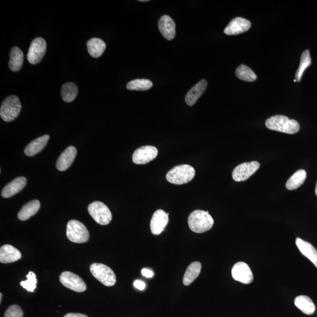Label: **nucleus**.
Returning <instances> with one entry per match:
<instances>
[{
    "label": "nucleus",
    "mask_w": 317,
    "mask_h": 317,
    "mask_svg": "<svg viewBox=\"0 0 317 317\" xmlns=\"http://www.w3.org/2000/svg\"><path fill=\"white\" fill-rule=\"evenodd\" d=\"M158 149L152 146H144L137 149L133 156L134 163L137 165H145L157 157Z\"/></svg>",
    "instance_id": "9b49d317"
},
{
    "label": "nucleus",
    "mask_w": 317,
    "mask_h": 317,
    "mask_svg": "<svg viewBox=\"0 0 317 317\" xmlns=\"http://www.w3.org/2000/svg\"><path fill=\"white\" fill-rule=\"evenodd\" d=\"M88 212L96 222L101 225H108L112 216L108 206L101 202H94L88 206Z\"/></svg>",
    "instance_id": "0eeeda50"
},
{
    "label": "nucleus",
    "mask_w": 317,
    "mask_h": 317,
    "mask_svg": "<svg viewBox=\"0 0 317 317\" xmlns=\"http://www.w3.org/2000/svg\"><path fill=\"white\" fill-rule=\"evenodd\" d=\"M27 280L21 281L20 283L21 286L28 292L33 293L37 288V280L36 275L33 272H30L27 276Z\"/></svg>",
    "instance_id": "2f4dec72"
},
{
    "label": "nucleus",
    "mask_w": 317,
    "mask_h": 317,
    "mask_svg": "<svg viewBox=\"0 0 317 317\" xmlns=\"http://www.w3.org/2000/svg\"><path fill=\"white\" fill-rule=\"evenodd\" d=\"M67 236L73 243H84L89 240L90 233L83 223L71 220L67 224Z\"/></svg>",
    "instance_id": "20e7f679"
},
{
    "label": "nucleus",
    "mask_w": 317,
    "mask_h": 317,
    "mask_svg": "<svg viewBox=\"0 0 317 317\" xmlns=\"http://www.w3.org/2000/svg\"><path fill=\"white\" fill-rule=\"evenodd\" d=\"M153 86L152 81L147 79H137L129 82L126 88L131 91H147Z\"/></svg>",
    "instance_id": "c756f323"
},
{
    "label": "nucleus",
    "mask_w": 317,
    "mask_h": 317,
    "mask_svg": "<svg viewBox=\"0 0 317 317\" xmlns=\"http://www.w3.org/2000/svg\"><path fill=\"white\" fill-rule=\"evenodd\" d=\"M202 270V265L200 262H195L188 266L183 279L184 286H189L197 279Z\"/></svg>",
    "instance_id": "a878e982"
},
{
    "label": "nucleus",
    "mask_w": 317,
    "mask_h": 317,
    "mask_svg": "<svg viewBox=\"0 0 317 317\" xmlns=\"http://www.w3.org/2000/svg\"><path fill=\"white\" fill-rule=\"evenodd\" d=\"M297 246L302 255L310 261L317 268V250L309 242L297 238L295 240Z\"/></svg>",
    "instance_id": "aec40b11"
},
{
    "label": "nucleus",
    "mask_w": 317,
    "mask_h": 317,
    "mask_svg": "<svg viewBox=\"0 0 317 317\" xmlns=\"http://www.w3.org/2000/svg\"><path fill=\"white\" fill-rule=\"evenodd\" d=\"M188 224L192 231L197 233H202L212 229L214 220L208 211L197 210L192 212L188 217Z\"/></svg>",
    "instance_id": "f03ea898"
},
{
    "label": "nucleus",
    "mask_w": 317,
    "mask_h": 317,
    "mask_svg": "<svg viewBox=\"0 0 317 317\" xmlns=\"http://www.w3.org/2000/svg\"><path fill=\"white\" fill-rule=\"evenodd\" d=\"M134 287L140 290H144L146 287V284L141 280H137L134 281Z\"/></svg>",
    "instance_id": "72a5a7b5"
},
{
    "label": "nucleus",
    "mask_w": 317,
    "mask_h": 317,
    "mask_svg": "<svg viewBox=\"0 0 317 317\" xmlns=\"http://www.w3.org/2000/svg\"><path fill=\"white\" fill-rule=\"evenodd\" d=\"M21 110L19 98L16 95H11L3 102L0 109V116L6 122H12L19 116Z\"/></svg>",
    "instance_id": "39448f33"
},
{
    "label": "nucleus",
    "mask_w": 317,
    "mask_h": 317,
    "mask_svg": "<svg viewBox=\"0 0 317 317\" xmlns=\"http://www.w3.org/2000/svg\"><path fill=\"white\" fill-rule=\"evenodd\" d=\"M260 167V163L254 161L243 163L237 166L233 170L232 177L236 181H245L251 177Z\"/></svg>",
    "instance_id": "9d476101"
},
{
    "label": "nucleus",
    "mask_w": 317,
    "mask_h": 317,
    "mask_svg": "<svg viewBox=\"0 0 317 317\" xmlns=\"http://www.w3.org/2000/svg\"><path fill=\"white\" fill-rule=\"evenodd\" d=\"M49 140L48 135L35 139L25 148L24 153L27 156H33L43 150Z\"/></svg>",
    "instance_id": "412c9836"
},
{
    "label": "nucleus",
    "mask_w": 317,
    "mask_h": 317,
    "mask_svg": "<svg viewBox=\"0 0 317 317\" xmlns=\"http://www.w3.org/2000/svg\"><path fill=\"white\" fill-rule=\"evenodd\" d=\"M315 194H316V197H317V183H316V187H315Z\"/></svg>",
    "instance_id": "58836bf2"
},
{
    "label": "nucleus",
    "mask_w": 317,
    "mask_h": 317,
    "mask_svg": "<svg viewBox=\"0 0 317 317\" xmlns=\"http://www.w3.org/2000/svg\"><path fill=\"white\" fill-rule=\"evenodd\" d=\"M236 76L241 80L247 82H253L257 80V76L250 68L245 65L238 67L236 71Z\"/></svg>",
    "instance_id": "7c9ffc66"
},
{
    "label": "nucleus",
    "mask_w": 317,
    "mask_h": 317,
    "mask_svg": "<svg viewBox=\"0 0 317 317\" xmlns=\"http://www.w3.org/2000/svg\"><path fill=\"white\" fill-rule=\"evenodd\" d=\"M142 275L147 278H152L154 275V272L151 270L148 269H143L142 270Z\"/></svg>",
    "instance_id": "f704fd0d"
},
{
    "label": "nucleus",
    "mask_w": 317,
    "mask_h": 317,
    "mask_svg": "<svg viewBox=\"0 0 317 317\" xmlns=\"http://www.w3.org/2000/svg\"><path fill=\"white\" fill-rule=\"evenodd\" d=\"M307 176V173L304 170H299L291 176L286 183L288 190L293 191L300 187L304 183Z\"/></svg>",
    "instance_id": "bb28decb"
},
{
    "label": "nucleus",
    "mask_w": 317,
    "mask_h": 317,
    "mask_svg": "<svg viewBox=\"0 0 317 317\" xmlns=\"http://www.w3.org/2000/svg\"><path fill=\"white\" fill-rule=\"evenodd\" d=\"M60 282L64 286L78 293H83L87 290V285L80 276L70 272H64L59 277Z\"/></svg>",
    "instance_id": "1a4fd4ad"
},
{
    "label": "nucleus",
    "mask_w": 317,
    "mask_h": 317,
    "mask_svg": "<svg viewBox=\"0 0 317 317\" xmlns=\"http://www.w3.org/2000/svg\"><path fill=\"white\" fill-rule=\"evenodd\" d=\"M40 209V202L38 200H33L27 203L21 208L18 213V218L21 221H26L33 216Z\"/></svg>",
    "instance_id": "4be33fe9"
},
{
    "label": "nucleus",
    "mask_w": 317,
    "mask_h": 317,
    "mask_svg": "<svg viewBox=\"0 0 317 317\" xmlns=\"http://www.w3.org/2000/svg\"><path fill=\"white\" fill-rule=\"evenodd\" d=\"M24 62V53L19 47H14L10 53L9 66L13 72H17L22 68Z\"/></svg>",
    "instance_id": "5701e85b"
},
{
    "label": "nucleus",
    "mask_w": 317,
    "mask_h": 317,
    "mask_svg": "<svg viewBox=\"0 0 317 317\" xmlns=\"http://www.w3.org/2000/svg\"><path fill=\"white\" fill-rule=\"evenodd\" d=\"M311 59L310 54H309V50H305L302 52L301 56V60L300 66H299L296 73L295 75V80L297 82H300L301 80L302 74H303L305 70L311 66Z\"/></svg>",
    "instance_id": "c85d7f7f"
},
{
    "label": "nucleus",
    "mask_w": 317,
    "mask_h": 317,
    "mask_svg": "<svg viewBox=\"0 0 317 317\" xmlns=\"http://www.w3.org/2000/svg\"><path fill=\"white\" fill-rule=\"evenodd\" d=\"M88 51L94 58H99L104 52L106 45L105 42L100 38L90 39L87 44Z\"/></svg>",
    "instance_id": "b1692460"
},
{
    "label": "nucleus",
    "mask_w": 317,
    "mask_h": 317,
    "mask_svg": "<svg viewBox=\"0 0 317 317\" xmlns=\"http://www.w3.org/2000/svg\"><path fill=\"white\" fill-rule=\"evenodd\" d=\"M2 297H3V294L1 293L0 294V301L1 302L2 301Z\"/></svg>",
    "instance_id": "4c0bfd02"
},
{
    "label": "nucleus",
    "mask_w": 317,
    "mask_h": 317,
    "mask_svg": "<svg viewBox=\"0 0 317 317\" xmlns=\"http://www.w3.org/2000/svg\"><path fill=\"white\" fill-rule=\"evenodd\" d=\"M251 24L250 21L241 17H237L231 20L224 33L227 35H235L245 33L250 29Z\"/></svg>",
    "instance_id": "4468645a"
},
{
    "label": "nucleus",
    "mask_w": 317,
    "mask_h": 317,
    "mask_svg": "<svg viewBox=\"0 0 317 317\" xmlns=\"http://www.w3.org/2000/svg\"><path fill=\"white\" fill-rule=\"evenodd\" d=\"M266 126L270 130L287 134H296L300 130V124L297 120L284 115L270 117L266 121Z\"/></svg>",
    "instance_id": "f257e3e1"
},
{
    "label": "nucleus",
    "mask_w": 317,
    "mask_h": 317,
    "mask_svg": "<svg viewBox=\"0 0 317 317\" xmlns=\"http://www.w3.org/2000/svg\"><path fill=\"white\" fill-rule=\"evenodd\" d=\"M4 317H23V311L20 306L13 305L7 309Z\"/></svg>",
    "instance_id": "473e14b6"
},
{
    "label": "nucleus",
    "mask_w": 317,
    "mask_h": 317,
    "mask_svg": "<svg viewBox=\"0 0 317 317\" xmlns=\"http://www.w3.org/2000/svg\"><path fill=\"white\" fill-rule=\"evenodd\" d=\"M78 88L76 84L67 83L62 85L61 88V97L64 101L66 102H73L77 97Z\"/></svg>",
    "instance_id": "cd10ccee"
},
{
    "label": "nucleus",
    "mask_w": 317,
    "mask_h": 317,
    "mask_svg": "<svg viewBox=\"0 0 317 317\" xmlns=\"http://www.w3.org/2000/svg\"><path fill=\"white\" fill-rule=\"evenodd\" d=\"M77 154V149L73 146L67 148L57 160L56 169L59 171H65L69 169L74 161Z\"/></svg>",
    "instance_id": "f3484780"
},
{
    "label": "nucleus",
    "mask_w": 317,
    "mask_h": 317,
    "mask_svg": "<svg viewBox=\"0 0 317 317\" xmlns=\"http://www.w3.org/2000/svg\"><path fill=\"white\" fill-rule=\"evenodd\" d=\"M47 49V43L44 39L37 38L31 42L27 54L28 62L31 64H37L41 61Z\"/></svg>",
    "instance_id": "6e6552de"
},
{
    "label": "nucleus",
    "mask_w": 317,
    "mask_h": 317,
    "mask_svg": "<svg viewBox=\"0 0 317 317\" xmlns=\"http://www.w3.org/2000/svg\"><path fill=\"white\" fill-rule=\"evenodd\" d=\"M294 304L307 315H311L315 311V306L311 299L306 295H299L295 298Z\"/></svg>",
    "instance_id": "393cba45"
},
{
    "label": "nucleus",
    "mask_w": 317,
    "mask_h": 317,
    "mask_svg": "<svg viewBox=\"0 0 317 317\" xmlns=\"http://www.w3.org/2000/svg\"><path fill=\"white\" fill-rule=\"evenodd\" d=\"M27 184V179L23 176H20L11 181L3 188L2 197L4 198H10L19 194Z\"/></svg>",
    "instance_id": "dca6fc26"
},
{
    "label": "nucleus",
    "mask_w": 317,
    "mask_h": 317,
    "mask_svg": "<svg viewBox=\"0 0 317 317\" xmlns=\"http://www.w3.org/2000/svg\"><path fill=\"white\" fill-rule=\"evenodd\" d=\"M90 271L95 279L106 287L113 286L116 283L115 274L108 266L101 263H94L90 266Z\"/></svg>",
    "instance_id": "423d86ee"
},
{
    "label": "nucleus",
    "mask_w": 317,
    "mask_h": 317,
    "mask_svg": "<svg viewBox=\"0 0 317 317\" xmlns=\"http://www.w3.org/2000/svg\"><path fill=\"white\" fill-rule=\"evenodd\" d=\"M169 215V213L161 209L155 212L151 221V230L153 234L159 235L163 232L168 224Z\"/></svg>",
    "instance_id": "ddd939ff"
},
{
    "label": "nucleus",
    "mask_w": 317,
    "mask_h": 317,
    "mask_svg": "<svg viewBox=\"0 0 317 317\" xmlns=\"http://www.w3.org/2000/svg\"><path fill=\"white\" fill-rule=\"evenodd\" d=\"M231 274L235 280L248 284L254 280L253 274L249 266L244 262H238L233 267Z\"/></svg>",
    "instance_id": "f8f14e48"
},
{
    "label": "nucleus",
    "mask_w": 317,
    "mask_h": 317,
    "mask_svg": "<svg viewBox=\"0 0 317 317\" xmlns=\"http://www.w3.org/2000/svg\"><path fill=\"white\" fill-rule=\"evenodd\" d=\"M195 170L188 165H181L173 167L167 172L166 179L174 184H183L189 182L195 176Z\"/></svg>",
    "instance_id": "7ed1b4c3"
},
{
    "label": "nucleus",
    "mask_w": 317,
    "mask_h": 317,
    "mask_svg": "<svg viewBox=\"0 0 317 317\" xmlns=\"http://www.w3.org/2000/svg\"><path fill=\"white\" fill-rule=\"evenodd\" d=\"M21 252L12 245H3L0 248V262L11 263L17 262L21 258Z\"/></svg>",
    "instance_id": "6ab92c4d"
},
{
    "label": "nucleus",
    "mask_w": 317,
    "mask_h": 317,
    "mask_svg": "<svg viewBox=\"0 0 317 317\" xmlns=\"http://www.w3.org/2000/svg\"><path fill=\"white\" fill-rule=\"evenodd\" d=\"M158 27L160 33L167 40H172L176 35V24L172 19L168 16H163L160 18Z\"/></svg>",
    "instance_id": "2eb2a0df"
},
{
    "label": "nucleus",
    "mask_w": 317,
    "mask_h": 317,
    "mask_svg": "<svg viewBox=\"0 0 317 317\" xmlns=\"http://www.w3.org/2000/svg\"><path fill=\"white\" fill-rule=\"evenodd\" d=\"M140 2H149L148 0H140Z\"/></svg>",
    "instance_id": "e433bc0d"
},
{
    "label": "nucleus",
    "mask_w": 317,
    "mask_h": 317,
    "mask_svg": "<svg viewBox=\"0 0 317 317\" xmlns=\"http://www.w3.org/2000/svg\"><path fill=\"white\" fill-rule=\"evenodd\" d=\"M208 87V82L202 80L192 87L185 97V101L188 106H193L197 102L198 99L204 93Z\"/></svg>",
    "instance_id": "a211bd4d"
},
{
    "label": "nucleus",
    "mask_w": 317,
    "mask_h": 317,
    "mask_svg": "<svg viewBox=\"0 0 317 317\" xmlns=\"http://www.w3.org/2000/svg\"><path fill=\"white\" fill-rule=\"evenodd\" d=\"M64 317H88L86 315L79 314V313H69Z\"/></svg>",
    "instance_id": "c9c22d12"
}]
</instances>
